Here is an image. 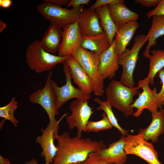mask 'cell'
Listing matches in <instances>:
<instances>
[{
    "label": "cell",
    "mask_w": 164,
    "mask_h": 164,
    "mask_svg": "<svg viewBox=\"0 0 164 164\" xmlns=\"http://www.w3.org/2000/svg\"><path fill=\"white\" fill-rule=\"evenodd\" d=\"M57 150L53 164H70L82 162L92 152H99L106 148L103 141L92 140L89 138L70 137L68 132L57 135Z\"/></svg>",
    "instance_id": "cell-1"
},
{
    "label": "cell",
    "mask_w": 164,
    "mask_h": 164,
    "mask_svg": "<svg viewBox=\"0 0 164 164\" xmlns=\"http://www.w3.org/2000/svg\"><path fill=\"white\" fill-rule=\"evenodd\" d=\"M70 56H61L50 53L44 50L39 40L30 44L26 52V61L29 67L39 73L51 70L56 64L65 61Z\"/></svg>",
    "instance_id": "cell-2"
},
{
    "label": "cell",
    "mask_w": 164,
    "mask_h": 164,
    "mask_svg": "<svg viewBox=\"0 0 164 164\" xmlns=\"http://www.w3.org/2000/svg\"><path fill=\"white\" fill-rule=\"evenodd\" d=\"M139 89L137 86L127 87L120 81L113 80L105 89L107 100L125 116H130L133 113L131 105L134 102V97L138 94Z\"/></svg>",
    "instance_id": "cell-3"
},
{
    "label": "cell",
    "mask_w": 164,
    "mask_h": 164,
    "mask_svg": "<svg viewBox=\"0 0 164 164\" xmlns=\"http://www.w3.org/2000/svg\"><path fill=\"white\" fill-rule=\"evenodd\" d=\"M53 72L50 71L44 87L31 94L29 98L31 102L40 105L46 112L50 119L48 123L51 127L58 133L59 123L61 119L67 114H66L57 121L55 116L59 112L56 107V97L52 85L51 80Z\"/></svg>",
    "instance_id": "cell-4"
},
{
    "label": "cell",
    "mask_w": 164,
    "mask_h": 164,
    "mask_svg": "<svg viewBox=\"0 0 164 164\" xmlns=\"http://www.w3.org/2000/svg\"><path fill=\"white\" fill-rule=\"evenodd\" d=\"M80 64L94 84V93L101 97L104 94V79L98 69L99 55L79 46L71 54Z\"/></svg>",
    "instance_id": "cell-5"
},
{
    "label": "cell",
    "mask_w": 164,
    "mask_h": 164,
    "mask_svg": "<svg viewBox=\"0 0 164 164\" xmlns=\"http://www.w3.org/2000/svg\"><path fill=\"white\" fill-rule=\"evenodd\" d=\"M131 49L127 48L119 57L118 63L122 67L120 80L122 84L128 87H134L133 74L138 58L140 50L147 40L144 34L136 36Z\"/></svg>",
    "instance_id": "cell-6"
},
{
    "label": "cell",
    "mask_w": 164,
    "mask_h": 164,
    "mask_svg": "<svg viewBox=\"0 0 164 164\" xmlns=\"http://www.w3.org/2000/svg\"><path fill=\"white\" fill-rule=\"evenodd\" d=\"M83 9L82 5L69 9L46 2L39 4L37 8L39 13L51 25H56L62 29L76 22Z\"/></svg>",
    "instance_id": "cell-7"
},
{
    "label": "cell",
    "mask_w": 164,
    "mask_h": 164,
    "mask_svg": "<svg viewBox=\"0 0 164 164\" xmlns=\"http://www.w3.org/2000/svg\"><path fill=\"white\" fill-rule=\"evenodd\" d=\"M124 149L127 155H135L149 164H162L153 145L145 140L141 134L128 135L125 137Z\"/></svg>",
    "instance_id": "cell-8"
},
{
    "label": "cell",
    "mask_w": 164,
    "mask_h": 164,
    "mask_svg": "<svg viewBox=\"0 0 164 164\" xmlns=\"http://www.w3.org/2000/svg\"><path fill=\"white\" fill-rule=\"evenodd\" d=\"M63 71L65 77L66 83L60 87L52 79L51 83L56 97V107L58 110L69 100L75 98L88 101L91 98L90 94H86L72 84V76L70 67L66 62L63 63Z\"/></svg>",
    "instance_id": "cell-9"
},
{
    "label": "cell",
    "mask_w": 164,
    "mask_h": 164,
    "mask_svg": "<svg viewBox=\"0 0 164 164\" xmlns=\"http://www.w3.org/2000/svg\"><path fill=\"white\" fill-rule=\"evenodd\" d=\"M70 108L71 113L66 118L68 127L70 130L77 128V136L81 138L82 132H86V125L94 111L88 101L79 99L72 101Z\"/></svg>",
    "instance_id": "cell-10"
},
{
    "label": "cell",
    "mask_w": 164,
    "mask_h": 164,
    "mask_svg": "<svg viewBox=\"0 0 164 164\" xmlns=\"http://www.w3.org/2000/svg\"><path fill=\"white\" fill-rule=\"evenodd\" d=\"M62 29V40L58 52V56H65L71 55L72 52L80 46L83 37L77 20L66 25Z\"/></svg>",
    "instance_id": "cell-11"
},
{
    "label": "cell",
    "mask_w": 164,
    "mask_h": 164,
    "mask_svg": "<svg viewBox=\"0 0 164 164\" xmlns=\"http://www.w3.org/2000/svg\"><path fill=\"white\" fill-rule=\"evenodd\" d=\"M137 87L139 89L142 88V91L139 94L138 97L131 105L132 108H135L137 110L133 114V116L135 117L139 116L145 109L151 113L158 111L159 108L157 101V93L156 88L152 90L149 84L138 83Z\"/></svg>",
    "instance_id": "cell-12"
},
{
    "label": "cell",
    "mask_w": 164,
    "mask_h": 164,
    "mask_svg": "<svg viewBox=\"0 0 164 164\" xmlns=\"http://www.w3.org/2000/svg\"><path fill=\"white\" fill-rule=\"evenodd\" d=\"M115 42L114 39L109 47L99 55L98 69L104 80L113 78L119 67L118 60L119 56L115 51Z\"/></svg>",
    "instance_id": "cell-13"
},
{
    "label": "cell",
    "mask_w": 164,
    "mask_h": 164,
    "mask_svg": "<svg viewBox=\"0 0 164 164\" xmlns=\"http://www.w3.org/2000/svg\"><path fill=\"white\" fill-rule=\"evenodd\" d=\"M78 26L83 36H93L104 31L99 15L95 10L89 8L83 9L77 19Z\"/></svg>",
    "instance_id": "cell-14"
},
{
    "label": "cell",
    "mask_w": 164,
    "mask_h": 164,
    "mask_svg": "<svg viewBox=\"0 0 164 164\" xmlns=\"http://www.w3.org/2000/svg\"><path fill=\"white\" fill-rule=\"evenodd\" d=\"M122 136L109 147L98 152L100 159L107 164H125L127 162V155L124 149V138Z\"/></svg>",
    "instance_id": "cell-15"
},
{
    "label": "cell",
    "mask_w": 164,
    "mask_h": 164,
    "mask_svg": "<svg viewBox=\"0 0 164 164\" xmlns=\"http://www.w3.org/2000/svg\"><path fill=\"white\" fill-rule=\"evenodd\" d=\"M65 61L70 69L73 82L77 86L78 89L86 94H90L94 90V84L91 79L77 61L71 55Z\"/></svg>",
    "instance_id": "cell-16"
},
{
    "label": "cell",
    "mask_w": 164,
    "mask_h": 164,
    "mask_svg": "<svg viewBox=\"0 0 164 164\" xmlns=\"http://www.w3.org/2000/svg\"><path fill=\"white\" fill-rule=\"evenodd\" d=\"M42 132L41 135L37 136L35 142L41 148V155L44 158L46 162L52 163L58 149L54 144V137L58 134L48 124L45 129L42 130Z\"/></svg>",
    "instance_id": "cell-17"
},
{
    "label": "cell",
    "mask_w": 164,
    "mask_h": 164,
    "mask_svg": "<svg viewBox=\"0 0 164 164\" xmlns=\"http://www.w3.org/2000/svg\"><path fill=\"white\" fill-rule=\"evenodd\" d=\"M151 115L152 120L149 125L145 128H140L138 133L142 134L145 140H151L152 143H156L159 137L164 133V108H159Z\"/></svg>",
    "instance_id": "cell-18"
},
{
    "label": "cell",
    "mask_w": 164,
    "mask_h": 164,
    "mask_svg": "<svg viewBox=\"0 0 164 164\" xmlns=\"http://www.w3.org/2000/svg\"><path fill=\"white\" fill-rule=\"evenodd\" d=\"M139 26L136 21L133 20L118 28L114 39L116 41L115 51L119 56L126 49Z\"/></svg>",
    "instance_id": "cell-19"
},
{
    "label": "cell",
    "mask_w": 164,
    "mask_h": 164,
    "mask_svg": "<svg viewBox=\"0 0 164 164\" xmlns=\"http://www.w3.org/2000/svg\"><path fill=\"white\" fill-rule=\"evenodd\" d=\"M62 29L55 25H51L44 33L40 40L46 52L52 54L58 52L62 37Z\"/></svg>",
    "instance_id": "cell-20"
},
{
    "label": "cell",
    "mask_w": 164,
    "mask_h": 164,
    "mask_svg": "<svg viewBox=\"0 0 164 164\" xmlns=\"http://www.w3.org/2000/svg\"><path fill=\"white\" fill-rule=\"evenodd\" d=\"M111 16L118 27L133 20L136 21L138 15L131 10L124 4H112L108 5Z\"/></svg>",
    "instance_id": "cell-21"
},
{
    "label": "cell",
    "mask_w": 164,
    "mask_h": 164,
    "mask_svg": "<svg viewBox=\"0 0 164 164\" xmlns=\"http://www.w3.org/2000/svg\"><path fill=\"white\" fill-rule=\"evenodd\" d=\"M110 46L104 32L93 36H83L80 45L82 48L99 55L108 49Z\"/></svg>",
    "instance_id": "cell-22"
},
{
    "label": "cell",
    "mask_w": 164,
    "mask_h": 164,
    "mask_svg": "<svg viewBox=\"0 0 164 164\" xmlns=\"http://www.w3.org/2000/svg\"><path fill=\"white\" fill-rule=\"evenodd\" d=\"M152 17L151 26L146 35L148 43L143 53V55L148 59L151 56L149 53L151 47L156 45L158 38L164 35V16L155 15Z\"/></svg>",
    "instance_id": "cell-23"
},
{
    "label": "cell",
    "mask_w": 164,
    "mask_h": 164,
    "mask_svg": "<svg viewBox=\"0 0 164 164\" xmlns=\"http://www.w3.org/2000/svg\"><path fill=\"white\" fill-rule=\"evenodd\" d=\"M152 54L149 59V70L148 76L138 82L149 84L152 86L154 84V78L158 72L164 67V50H153L151 51Z\"/></svg>",
    "instance_id": "cell-24"
},
{
    "label": "cell",
    "mask_w": 164,
    "mask_h": 164,
    "mask_svg": "<svg viewBox=\"0 0 164 164\" xmlns=\"http://www.w3.org/2000/svg\"><path fill=\"white\" fill-rule=\"evenodd\" d=\"M95 10L99 15L101 25L111 45L119 27L114 23L111 16L108 5L101 6Z\"/></svg>",
    "instance_id": "cell-25"
},
{
    "label": "cell",
    "mask_w": 164,
    "mask_h": 164,
    "mask_svg": "<svg viewBox=\"0 0 164 164\" xmlns=\"http://www.w3.org/2000/svg\"><path fill=\"white\" fill-rule=\"evenodd\" d=\"M94 100L99 105V106L96 108V110L103 111L113 126L116 128L122 136H127L128 135V131L123 129L119 125L118 120L112 110V106L110 103L107 100L102 101L97 97H95Z\"/></svg>",
    "instance_id": "cell-26"
},
{
    "label": "cell",
    "mask_w": 164,
    "mask_h": 164,
    "mask_svg": "<svg viewBox=\"0 0 164 164\" xmlns=\"http://www.w3.org/2000/svg\"><path fill=\"white\" fill-rule=\"evenodd\" d=\"M18 102L15 98L12 97L6 105L0 108V117L5 120L10 121L15 127H17L19 121L15 117L14 113L18 108Z\"/></svg>",
    "instance_id": "cell-27"
},
{
    "label": "cell",
    "mask_w": 164,
    "mask_h": 164,
    "mask_svg": "<svg viewBox=\"0 0 164 164\" xmlns=\"http://www.w3.org/2000/svg\"><path fill=\"white\" fill-rule=\"evenodd\" d=\"M113 127L104 112L102 114V118L101 120L95 121H88L86 127V132H98L110 129Z\"/></svg>",
    "instance_id": "cell-28"
},
{
    "label": "cell",
    "mask_w": 164,
    "mask_h": 164,
    "mask_svg": "<svg viewBox=\"0 0 164 164\" xmlns=\"http://www.w3.org/2000/svg\"><path fill=\"white\" fill-rule=\"evenodd\" d=\"M158 73L162 84L160 91L156 95L157 104L159 108H162L164 103V69L161 70Z\"/></svg>",
    "instance_id": "cell-29"
},
{
    "label": "cell",
    "mask_w": 164,
    "mask_h": 164,
    "mask_svg": "<svg viewBox=\"0 0 164 164\" xmlns=\"http://www.w3.org/2000/svg\"><path fill=\"white\" fill-rule=\"evenodd\" d=\"M146 15L148 18L155 15L164 16V0H160L155 8L147 12Z\"/></svg>",
    "instance_id": "cell-30"
},
{
    "label": "cell",
    "mask_w": 164,
    "mask_h": 164,
    "mask_svg": "<svg viewBox=\"0 0 164 164\" xmlns=\"http://www.w3.org/2000/svg\"><path fill=\"white\" fill-rule=\"evenodd\" d=\"M82 164H107L100 159L98 152L90 153L85 160L82 162Z\"/></svg>",
    "instance_id": "cell-31"
},
{
    "label": "cell",
    "mask_w": 164,
    "mask_h": 164,
    "mask_svg": "<svg viewBox=\"0 0 164 164\" xmlns=\"http://www.w3.org/2000/svg\"><path fill=\"white\" fill-rule=\"evenodd\" d=\"M115 3L124 4V1L123 0H97L89 8L95 10L101 6Z\"/></svg>",
    "instance_id": "cell-32"
},
{
    "label": "cell",
    "mask_w": 164,
    "mask_h": 164,
    "mask_svg": "<svg viewBox=\"0 0 164 164\" xmlns=\"http://www.w3.org/2000/svg\"><path fill=\"white\" fill-rule=\"evenodd\" d=\"M160 0H135V2L140 4L143 6L150 7L157 6Z\"/></svg>",
    "instance_id": "cell-33"
},
{
    "label": "cell",
    "mask_w": 164,
    "mask_h": 164,
    "mask_svg": "<svg viewBox=\"0 0 164 164\" xmlns=\"http://www.w3.org/2000/svg\"><path fill=\"white\" fill-rule=\"evenodd\" d=\"M90 0H70L67 5V7L73 6V8L78 7L83 5L88 4Z\"/></svg>",
    "instance_id": "cell-34"
},
{
    "label": "cell",
    "mask_w": 164,
    "mask_h": 164,
    "mask_svg": "<svg viewBox=\"0 0 164 164\" xmlns=\"http://www.w3.org/2000/svg\"><path fill=\"white\" fill-rule=\"evenodd\" d=\"M43 2H48L54 5L61 6L63 5H67L69 2V0H43Z\"/></svg>",
    "instance_id": "cell-35"
},
{
    "label": "cell",
    "mask_w": 164,
    "mask_h": 164,
    "mask_svg": "<svg viewBox=\"0 0 164 164\" xmlns=\"http://www.w3.org/2000/svg\"><path fill=\"white\" fill-rule=\"evenodd\" d=\"M12 4L11 0H0V7L4 8H9Z\"/></svg>",
    "instance_id": "cell-36"
},
{
    "label": "cell",
    "mask_w": 164,
    "mask_h": 164,
    "mask_svg": "<svg viewBox=\"0 0 164 164\" xmlns=\"http://www.w3.org/2000/svg\"><path fill=\"white\" fill-rule=\"evenodd\" d=\"M0 164H10L9 159L5 158L0 155Z\"/></svg>",
    "instance_id": "cell-37"
},
{
    "label": "cell",
    "mask_w": 164,
    "mask_h": 164,
    "mask_svg": "<svg viewBox=\"0 0 164 164\" xmlns=\"http://www.w3.org/2000/svg\"><path fill=\"white\" fill-rule=\"evenodd\" d=\"M48 162H46L45 164H51ZM24 164H38L37 160L34 159L32 158L29 161L24 163Z\"/></svg>",
    "instance_id": "cell-38"
},
{
    "label": "cell",
    "mask_w": 164,
    "mask_h": 164,
    "mask_svg": "<svg viewBox=\"0 0 164 164\" xmlns=\"http://www.w3.org/2000/svg\"><path fill=\"white\" fill-rule=\"evenodd\" d=\"M6 23L0 20V33L2 32L6 27Z\"/></svg>",
    "instance_id": "cell-39"
},
{
    "label": "cell",
    "mask_w": 164,
    "mask_h": 164,
    "mask_svg": "<svg viewBox=\"0 0 164 164\" xmlns=\"http://www.w3.org/2000/svg\"><path fill=\"white\" fill-rule=\"evenodd\" d=\"M70 164H82V162H78L74 163H73Z\"/></svg>",
    "instance_id": "cell-40"
},
{
    "label": "cell",
    "mask_w": 164,
    "mask_h": 164,
    "mask_svg": "<svg viewBox=\"0 0 164 164\" xmlns=\"http://www.w3.org/2000/svg\"><path fill=\"white\" fill-rule=\"evenodd\" d=\"M163 105H164V103L163 104Z\"/></svg>",
    "instance_id": "cell-41"
}]
</instances>
